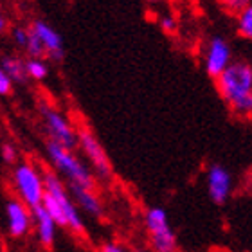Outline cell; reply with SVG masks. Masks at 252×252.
<instances>
[{
	"mask_svg": "<svg viewBox=\"0 0 252 252\" xmlns=\"http://www.w3.org/2000/svg\"><path fill=\"white\" fill-rule=\"evenodd\" d=\"M216 87L234 114L252 116V67L247 62H232L216 78Z\"/></svg>",
	"mask_w": 252,
	"mask_h": 252,
	"instance_id": "6da1fadb",
	"label": "cell"
},
{
	"mask_svg": "<svg viewBox=\"0 0 252 252\" xmlns=\"http://www.w3.org/2000/svg\"><path fill=\"white\" fill-rule=\"evenodd\" d=\"M47 157L53 164V168L56 169V173L65 179L67 184L72 186H83V188L94 189L95 179L94 173L90 171V168L81 160V158L68 148H63L56 142L49 141L45 146Z\"/></svg>",
	"mask_w": 252,
	"mask_h": 252,
	"instance_id": "7a4b0ae2",
	"label": "cell"
},
{
	"mask_svg": "<svg viewBox=\"0 0 252 252\" xmlns=\"http://www.w3.org/2000/svg\"><path fill=\"white\" fill-rule=\"evenodd\" d=\"M13 186H15L18 200H22L29 209H34L43 204V198H45L43 169L29 162L16 164L13 171Z\"/></svg>",
	"mask_w": 252,
	"mask_h": 252,
	"instance_id": "3957f363",
	"label": "cell"
},
{
	"mask_svg": "<svg viewBox=\"0 0 252 252\" xmlns=\"http://www.w3.org/2000/svg\"><path fill=\"white\" fill-rule=\"evenodd\" d=\"M40 116H42L43 128L47 131L49 141L56 142L60 146L74 150L79 144V133L68 121L67 116L56 110L49 103H40Z\"/></svg>",
	"mask_w": 252,
	"mask_h": 252,
	"instance_id": "277c9868",
	"label": "cell"
},
{
	"mask_svg": "<svg viewBox=\"0 0 252 252\" xmlns=\"http://www.w3.org/2000/svg\"><path fill=\"white\" fill-rule=\"evenodd\" d=\"M144 223H146L150 243L153 252H175L177 251V238L169 225L168 215L162 207H150L144 213Z\"/></svg>",
	"mask_w": 252,
	"mask_h": 252,
	"instance_id": "5b68a950",
	"label": "cell"
},
{
	"mask_svg": "<svg viewBox=\"0 0 252 252\" xmlns=\"http://www.w3.org/2000/svg\"><path fill=\"white\" fill-rule=\"evenodd\" d=\"M79 133V144L81 152L85 153V157L89 158V162L92 164L94 173L103 180H108L112 175V166L110 160L106 157V152L103 150V146L99 144V141L95 139V135L89 128H78Z\"/></svg>",
	"mask_w": 252,
	"mask_h": 252,
	"instance_id": "8992f818",
	"label": "cell"
},
{
	"mask_svg": "<svg viewBox=\"0 0 252 252\" xmlns=\"http://www.w3.org/2000/svg\"><path fill=\"white\" fill-rule=\"evenodd\" d=\"M231 47L225 38L213 36L205 45L204 51V68L211 78H220L225 72L227 67L232 63L231 60Z\"/></svg>",
	"mask_w": 252,
	"mask_h": 252,
	"instance_id": "52a82bcc",
	"label": "cell"
},
{
	"mask_svg": "<svg viewBox=\"0 0 252 252\" xmlns=\"http://www.w3.org/2000/svg\"><path fill=\"white\" fill-rule=\"evenodd\" d=\"M4 213L7 221V234L11 238L26 236L32 225V211H29L22 200H7Z\"/></svg>",
	"mask_w": 252,
	"mask_h": 252,
	"instance_id": "ba28073f",
	"label": "cell"
},
{
	"mask_svg": "<svg viewBox=\"0 0 252 252\" xmlns=\"http://www.w3.org/2000/svg\"><path fill=\"white\" fill-rule=\"evenodd\" d=\"M232 177L221 164H213L207 169V191L215 204H225L231 196Z\"/></svg>",
	"mask_w": 252,
	"mask_h": 252,
	"instance_id": "9c48e42d",
	"label": "cell"
},
{
	"mask_svg": "<svg viewBox=\"0 0 252 252\" xmlns=\"http://www.w3.org/2000/svg\"><path fill=\"white\" fill-rule=\"evenodd\" d=\"M29 27H31V31L38 36V40L43 43L47 58L54 60V62H60L63 58V43H62V36H60L58 32L43 20H34Z\"/></svg>",
	"mask_w": 252,
	"mask_h": 252,
	"instance_id": "30bf717a",
	"label": "cell"
},
{
	"mask_svg": "<svg viewBox=\"0 0 252 252\" xmlns=\"http://www.w3.org/2000/svg\"><path fill=\"white\" fill-rule=\"evenodd\" d=\"M67 188L79 209L95 216V218H99L103 215V205H101V200L97 198V194L94 193V189L83 188V186H72V184H67Z\"/></svg>",
	"mask_w": 252,
	"mask_h": 252,
	"instance_id": "8fae6325",
	"label": "cell"
},
{
	"mask_svg": "<svg viewBox=\"0 0 252 252\" xmlns=\"http://www.w3.org/2000/svg\"><path fill=\"white\" fill-rule=\"evenodd\" d=\"M32 211V223L36 227V236L42 245L49 247L54 242V234H56V227L58 223L53 220V216L49 215L47 209L43 205H38Z\"/></svg>",
	"mask_w": 252,
	"mask_h": 252,
	"instance_id": "7c38bea8",
	"label": "cell"
},
{
	"mask_svg": "<svg viewBox=\"0 0 252 252\" xmlns=\"http://www.w3.org/2000/svg\"><path fill=\"white\" fill-rule=\"evenodd\" d=\"M2 72H5L15 83H24L27 79L26 60H22L16 54H7L2 58Z\"/></svg>",
	"mask_w": 252,
	"mask_h": 252,
	"instance_id": "4fadbf2b",
	"label": "cell"
},
{
	"mask_svg": "<svg viewBox=\"0 0 252 252\" xmlns=\"http://www.w3.org/2000/svg\"><path fill=\"white\" fill-rule=\"evenodd\" d=\"M26 70H27V78L34 79V81H43L49 74V67L43 58H27Z\"/></svg>",
	"mask_w": 252,
	"mask_h": 252,
	"instance_id": "5bb4252c",
	"label": "cell"
},
{
	"mask_svg": "<svg viewBox=\"0 0 252 252\" xmlns=\"http://www.w3.org/2000/svg\"><path fill=\"white\" fill-rule=\"evenodd\" d=\"M42 205L47 209V213L53 216V220L56 221L60 227H67V218H65V213H63L62 205L58 204V200L54 198L53 194L45 193V198H43Z\"/></svg>",
	"mask_w": 252,
	"mask_h": 252,
	"instance_id": "9a60e30c",
	"label": "cell"
},
{
	"mask_svg": "<svg viewBox=\"0 0 252 252\" xmlns=\"http://www.w3.org/2000/svg\"><path fill=\"white\" fill-rule=\"evenodd\" d=\"M236 27L243 38L252 42V4L236 15Z\"/></svg>",
	"mask_w": 252,
	"mask_h": 252,
	"instance_id": "2e32d148",
	"label": "cell"
},
{
	"mask_svg": "<svg viewBox=\"0 0 252 252\" xmlns=\"http://www.w3.org/2000/svg\"><path fill=\"white\" fill-rule=\"evenodd\" d=\"M29 38H31V27H24V26H16L11 29V40L18 49H24L26 51L27 43H29Z\"/></svg>",
	"mask_w": 252,
	"mask_h": 252,
	"instance_id": "e0dca14e",
	"label": "cell"
},
{
	"mask_svg": "<svg viewBox=\"0 0 252 252\" xmlns=\"http://www.w3.org/2000/svg\"><path fill=\"white\" fill-rule=\"evenodd\" d=\"M218 4L231 15H238L240 11H243L247 5L252 4V0H216Z\"/></svg>",
	"mask_w": 252,
	"mask_h": 252,
	"instance_id": "ac0fdd59",
	"label": "cell"
},
{
	"mask_svg": "<svg viewBox=\"0 0 252 252\" xmlns=\"http://www.w3.org/2000/svg\"><path fill=\"white\" fill-rule=\"evenodd\" d=\"M158 24H160V29H162L164 32H169V34H173V32L179 29V20H177L173 15H162L160 20H158Z\"/></svg>",
	"mask_w": 252,
	"mask_h": 252,
	"instance_id": "d6986e66",
	"label": "cell"
},
{
	"mask_svg": "<svg viewBox=\"0 0 252 252\" xmlns=\"http://www.w3.org/2000/svg\"><path fill=\"white\" fill-rule=\"evenodd\" d=\"M16 158H18V152H16V148L9 142H4L2 144V160L5 164H15Z\"/></svg>",
	"mask_w": 252,
	"mask_h": 252,
	"instance_id": "ffe728a7",
	"label": "cell"
},
{
	"mask_svg": "<svg viewBox=\"0 0 252 252\" xmlns=\"http://www.w3.org/2000/svg\"><path fill=\"white\" fill-rule=\"evenodd\" d=\"M13 79L7 76L5 72H2L0 70V94L2 95H9L11 94V89H13Z\"/></svg>",
	"mask_w": 252,
	"mask_h": 252,
	"instance_id": "44dd1931",
	"label": "cell"
},
{
	"mask_svg": "<svg viewBox=\"0 0 252 252\" xmlns=\"http://www.w3.org/2000/svg\"><path fill=\"white\" fill-rule=\"evenodd\" d=\"M99 252H126V249H123L121 245H117V243H105Z\"/></svg>",
	"mask_w": 252,
	"mask_h": 252,
	"instance_id": "7402d4cb",
	"label": "cell"
},
{
	"mask_svg": "<svg viewBox=\"0 0 252 252\" xmlns=\"http://www.w3.org/2000/svg\"><path fill=\"white\" fill-rule=\"evenodd\" d=\"M148 4H152V5H157V4H164L166 0H146Z\"/></svg>",
	"mask_w": 252,
	"mask_h": 252,
	"instance_id": "603a6c76",
	"label": "cell"
},
{
	"mask_svg": "<svg viewBox=\"0 0 252 252\" xmlns=\"http://www.w3.org/2000/svg\"><path fill=\"white\" fill-rule=\"evenodd\" d=\"M133 252H148V251H142V249H137V251H133Z\"/></svg>",
	"mask_w": 252,
	"mask_h": 252,
	"instance_id": "cb8c5ba5",
	"label": "cell"
}]
</instances>
